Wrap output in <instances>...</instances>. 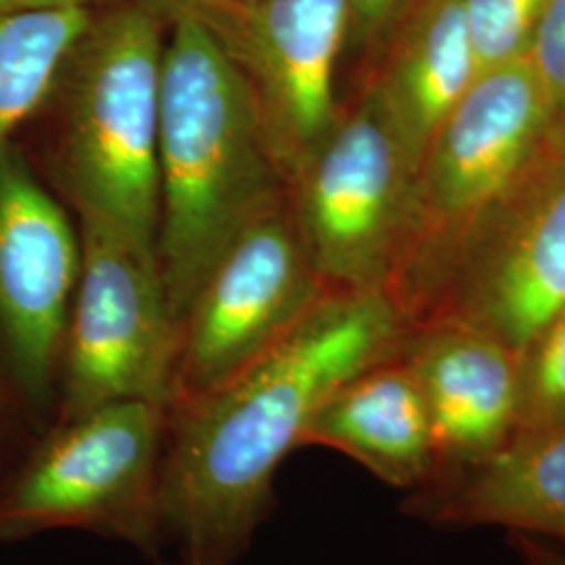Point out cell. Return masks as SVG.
Masks as SVG:
<instances>
[{
	"label": "cell",
	"instance_id": "cell-7",
	"mask_svg": "<svg viewBox=\"0 0 565 565\" xmlns=\"http://www.w3.org/2000/svg\"><path fill=\"white\" fill-rule=\"evenodd\" d=\"M565 306V153L548 151L450 252L417 324H471L522 356Z\"/></svg>",
	"mask_w": 565,
	"mask_h": 565
},
{
	"label": "cell",
	"instance_id": "cell-20",
	"mask_svg": "<svg viewBox=\"0 0 565 565\" xmlns=\"http://www.w3.org/2000/svg\"><path fill=\"white\" fill-rule=\"evenodd\" d=\"M41 425L18 392L0 375V497L41 440Z\"/></svg>",
	"mask_w": 565,
	"mask_h": 565
},
{
	"label": "cell",
	"instance_id": "cell-17",
	"mask_svg": "<svg viewBox=\"0 0 565 565\" xmlns=\"http://www.w3.org/2000/svg\"><path fill=\"white\" fill-rule=\"evenodd\" d=\"M562 425H565V306L520 356V415L513 440Z\"/></svg>",
	"mask_w": 565,
	"mask_h": 565
},
{
	"label": "cell",
	"instance_id": "cell-19",
	"mask_svg": "<svg viewBox=\"0 0 565 565\" xmlns=\"http://www.w3.org/2000/svg\"><path fill=\"white\" fill-rule=\"evenodd\" d=\"M525 61L545 99L551 149L565 153V0H546Z\"/></svg>",
	"mask_w": 565,
	"mask_h": 565
},
{
	"label": "cell",
	"instance_id": "cell-23",
	"mask_svg": "<svg viewBox=\"0 0 565 565\" xmlns=\"http://www.w3.org/2000/svg\"><path fill=\"white\" fill-rule=\"evenodd\" d=\"M103 2H107V0H0V11L2 13H23V11L95 9V7H99Z\"/></svg>",
	"mask_w": 565,
	"mask_h": 565
},
{
	"label": "cell",
	"instance_id": "cell-22",
	"mask_svg": "<svg viewBox=\"0 0 565 565\" xmlns=\"http://www.w3.org/2000/svg\"><path fill=\"white\" fill-rule=\"evenodd\" d=\"M509 546L522 565H565V548L530 534H507Z\"/></svg>",
	"mask_w": 565,
	"mask_h": 565
},
{
	"label": "cell",
	"instance_id": "cell-1",
	"mask_svg": "<svg viewBox=\"0 0 565 565\" xmlns=\"http://www.w3.org/2000/svg\"><path fill=\"white\" fill-rule=\"evenodd\" d=\"M390 291L331 289L223 385L168 408L160 520L184 562L231 565L273 505V478L345 382L401 354Z\"/></svg>",
	"mask_w": 565,
	"mask_h": 565
},
{
	"label": "cell",
	"instance_id": "cell-15",
	"mask_svg": "<svg viewBox=\"0 0 565 565\" xmlns=\"http://www.w3.org/2000/svg\"><path fill=\"white\" fill-rule=\"evenodd\" d=\"M478 74L463 0H411L392 32L384 70L371 86L417 166Z\"/></svg>",
	"mask_w": 565,
	"mask_h": 565
},
{
	"label": "cell",
	"instance_id": "cell-4",
	"mask_svg": "<svg viewBox=\"0 0 565 565\" xmlns=\"http://www.w3.org/2000/svg\"><path fill=\"white\" fill-rule=\"evenodd\" d=\"M419 166L373 86L289 181L291 218L329 289L390 291L411 256Z\"/></svg>",
	"mask_w": 565,
	"mask_h": 565
},
{
	"label": "cell",
	"instance_id": "cell-16",
	"mask_svg": "<svg viewBox=\"0 0 565 565\" xmlns=\"http://www.w3.org/2000/svg\"><path fill=\"white\" fill-rule=\"evenodd\" d=\"M95 9L0 11V142L18 139L49 102Z\"/></svg>",
	"mask_w": 565,
	"mask_h": 565
},
{
	"label": "cell",
	"instance_id": "cell-12",
	"mask_svg": "<svg viewBox=\"0 0 565 565\" xmlns=\"http://www.w3.org/2000/svg\"><path fill=\"white\" fill-rule=\"evenodd\" d=\"M401 356L422 385L431 417L436 473L488 459L513 440L520 354L505 343L471 324L431 319L408 329Z\"/></svg>",
	"mask_w": 565,
	"mask_h": 565
},
{
	"label": "cell",
	"instance_id": "cell-10",
	"mask_svg": "<svg viewBox=\"0 0 565 565\" xmlns=\"http://www.w3.org/2000/svg\"><path fill=\"white\" fill-rule=\"evenodd\" d=\"M327 291L289 207L273 205L224 249L189 306L170 406L228 382L279 342Z\"/></svg>",
	"mask_w": 565,
	"mask_h": 565
},
{
	"label": "cell",
	"instance_id": "cell-5",
	"mask_svg": "<svg viewBox=\"0 0 565 565\" xmlns=\"http://www.w3.org/2000/svg\"><path fill=\"white\" fill-rule=\"evenodd\" d=\"M168 406L124 401L51 425L0 497V541L86 530L156 553Z\"/></svg>",
	"mask_w": 565,
	"mask_h": 565
},
{
	"label": "cell",
	"instance_id": "cell-8",
	"mask_svg": "<svg viewBox=\"0 0 565 565\" xmlns=\"http://www.w3.org/2000/svg\"><path fill=\"white\" fill-rule=\"evenodd\" d=\"M548 151L545 99L527 61L480 72L438 126L419 166V216L411 254L440 264L413 306L411 321L450 252Z\"/></svg>",
	"mask_w": 565,
	"mask_h": 565
},
{
	"label": "cell",
	"instance_id": "cell-21",
	"mask_svg": "<svg viewBox=\"0 0 565 565\" xmlns=\"http://www.w3.org/2000/svg\"><path fill=\"white\" fill-rule=\"evenodd\" d=\"M411 0H350L348 44L369 49L387 41Z\"/></svg>",
	"mask_w": 565,
	"mask_h": 565
},
{
	"label": "cell",
	"instance_id": "cell-14",
	"mask_svg": "<svg viewBox=\"0 0 565 565\" xmlns=\"http://www.w3.org/2000/svg\"><path fill=\"white\" fill-rule=\"evenodd\" d=\"M303 446L338 450L404 492L427 484L438 469L424 392L401 354L345 382L306 425Z\"/></svg>",
	"mask_w": 565,
	"mask_h": 565
},
{
	"label": "cell",
	"instance_id": "cell-2",
	"mask_svg": "<svg viewBox=\"0 0 565 565\" xmlns=\"http://www.w3.org/2000/svg\"><path fill=\"white\" fill-rule=\"evenodd\" d=\"M168 23L156 254L181 331L224 249L282 202L285 179L254 93L223 44L189 11Z\"/></svg>",
	"mask_w": 565,
	"mask_h": 565
},
{
	"label": "cell",
	"instance_id": "cell-11",
	"mask_svg": "<svg viewBox=\"0 0 565 565\" xmlns=\"http://www.w3.org/2000/svg\"><path fill=\"white\" fill-rule=\"evenodd\" d=\"M177 11L202 21L242 70L282 179L291 181L342 114L335 72L350 0H186Z\"/></svg>",
	"mask_w": 565,
	"mask_h": 565
},
{
	"label": "cell",
	"instance_id": "cell-6",
	"mask_svg": "<svg viewBox=\"0 0 565 565\" xmlns=\"http://www.w3.org/2000/svg\"><path fill=\"white\" fill-rule=\"evenodd\" d=\"M78 233L53 424L124 401L170 406L181 331L156 247L90 221Z\"/></svg>",
	"mask_w": 565,
	"mask_h": 565
},
{
	"label": "cell",
	"instance_id": "cell-25",
	"mask_svg": "<svg viewBox=\"0 0 565 565\" xmlns=\"http://www.w3.org/2000/svg\"><path fill=\"white\" fill-rule=\"evenodd\" d=\"M182 2H186V0H179V2L174 4V9L181 7ZM216 2H247V0H216ZM174 9H172V13H174ZM172 13H170V15H172ZM170 15H168V18H170Z\"/></svg>",
	"mask_w": 565,
	"mask_h": 565
},
{
	"label": "cell",
	"instance_id": "cell-26",
	"mask_svg": "<svg viewBox=\"0 0 565 565\" xmlns=\"http://www.w3.org/2000/svg\"><path fill=\"white\" fill-rule=\"evenodd\" d=\"M182 565H200V564H191V562H184Z\"/></svg>",
	"mask_w": 565,
	"mask_h": 565
},
{
	"label": "cell",
	"instance_id": "cell-9",
	"mask_svg": "<svg viewBox=\"0 0 565 565\" xmlns=\"http://www.w3.org/2000/svg\"><path fill=\"white\" fill-rule=\"evenodd\" d=\"M81 233L23 145L0 142V375L42 431L55 422Z\"/></svg>",
	"mask_w": 565,
	"mask_h": 565
},
{
	"label": "cell",
	"instance_id": "cell-24",
	"mask_svg": "<svg viewBox=\"0 0 565 565\" xmlns=\"http://www.w3.org/2000/svg\"><path fill=\"white\" fill-rule=\"evenodd\" d=\"M135 2H141V4L149 7L151 11H156L158 15H162L163 20L168 21V15L172 13V9L179 0H135Z\"/></svg>",
	"mask_w": 565,
	"mask_h": 565
},
{
	"label": "cell",
	"instance_id": "cell-18",
	"mask_svg": "<svg viewBox=\"0 0 565 565\" xmlns=\"http://www.w3.org/2000/svg\"><path fill=\"white\" fill-rule=\"evenodd\" d=\"M546 0H463L478 70L525 61Z\"/></svg>",
	"mask_w": 565,
	"mask_h": 565
},
{
	"label": "cell",
	"instance_id": "cell-13",
	"mask_svg": "<svg viewBox=\"0 0 565 565\" xmlns=\"http://www.w3.org/2000/svg\"><path fill=\"white\" fill-rule=\"evenodd\" d=\"M401 511L443 530L497 525L565 548V425L438 471L406 492Z\"/></svg>",
	"mask_w": 565,
	"mask_h": 565
},
{
	"label": "cell",
	"instance_id": "cell-3",
	"mask_svg": "<svg viewBox=\"0 0 565 565\" xmlns=\"http://www.w3.org/2000/svg\"><path fill=\"white\" fill-rule=\"evenodd\" d=\"M163 20L135 0L93 13L49 102L51 170L78 221L156 247Z\"/></svg>",
	"mask_w": 565,
	"mask_h": 565
}]
</instances>
